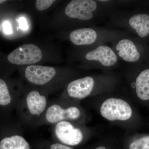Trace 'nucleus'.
Listing matches in <instances>:
<instances>
[{
	"label": "nucleus",
	"instance_id": "f8f14e48",
	"mask_svg": "<svg viewBox=\"0 0 149 149\" xmlns=\"http://www.w3.org/2000/svg\"><path fill=\"white\" fill-rule=\"evenodd\" d=\"M97 37V32L90 28H81L71 32L70 39L76 45H87L93 44Z\"/></svg>",
	"mask_w": 149,
	"mask_h": 149
},
{
	"label": "nucleus",
	"instance_id": "aec40b11",
	"mask_svg": "<svg viewBox=\"0 0 149 149\" xmlns=\"http://www.w3.org/2000/svg\"><path fill=\"white\" fill-rule=\"evenodd\" d=\"M95 149H106V148H104V147L101 146L98 147V148H97Z\"/></svg>",
	"mask_w": 149,
	"mask_h": 149
},
{
	"label": "nucleus",
	"instance_id": "412c9836",
	"mask_svg": "<svg viewBox=\"0 0 149 149\" xmlns=\"http://www.w3.org/2000/svg\"><path fill=\"white\" fill-rule=\"evenodd\" d=\"M5 1H5V0H1V1H0V3H2L4 2Z\"/></svg>",
	"mask_w": 149,
	"mask_h": 149
},
{
	"label": "nucleus",
	"instance_id": "6ab92c4d",
	"mask_svg": "<svg viewBox=\"0 0 149 149\" xmlns=\"http://www.w3.org/2000/svg\"><path fill=\"white\" fill-rule=\"evenodd\" d=\"M3 27L5 33L6 34H11L12 33V29L10 24L8 22H5L3 24Z\"/></svg>",
	"mask_w": 149,
	"mask_h": 149
},
{
	"label": "nucleus",
	"instance_id": "4be33fe9",
	"mask_svg": "<svg viewBox=\"0 0 149 149\" xmlns=\"http://www.w3.org/2000/svg\"><path fill=\"white\" fill-rule=\"evenodd\" d=\"M100 1L106 2V1Z\"/></svg>",
	"mask_w": 149,
	"mask_h": 149
},
{
	"label": "nucleus",
	"instance_id": "2eb2a0df",
	"mask_svg": "<svg viewBox=\"0 0 149 149\" xmlns=\"http://www.w3.org/2000/svg\"><path fill=\"white\" fill-rule=\"evenodd\" d=\"M39 145L41 149H74L72 147L57 142L52 143L49 141H42Z\"/></svg>",
	"mask_w": 149,
	"mask_h": 149
},
{
	"label": "nucleus",
	"instance_id": "f3484780",
	"mask_svg": "<svg viewBox=\"0 0 149 149\" xmlns=\"http://www.w3.org/2000/svg\"><path fill=\"white\" fill-rule=\"evenodd\" d=\"M54 2V0H37L35 6L38 10L43 11L49 8Z\"/></svg>",
	"mask_w": 149,
	"mask_h": 149
},
{
	"label": "nucleus",
	"instance_id": "4468645a",
	"mask_svg": "<svg viewBox=\"0 0 149 149\" xmlns=\"http://www.w3.org/2000/svg\"><path fill=\"white\" fill-rule=\"evenodd\" d=\"M136 94L144 101L149 100V68L143 70L136 79Z\"/></svg>",
	"mask_w": 149,
	"mask_h": 149
},
{
	"label": "nucleus",
	"instance_id": "20e7f679",
	"mask_svg": "<svg viewBox=\"0 0 149 149\" xmlns=\"http://www.w3.org/2000/svg\"><path fill=\"white\" fill-rule=\"evenodd\" d=\"M100 113L103 117L110 121L126 120L132 116V110L127 102L120 99L110 98L102 104Z\"/></svg>",
	"mask_w": 149,
	"mask_h": 149
},
{
	"label": "nucleus",
	"instance_id": "a211bd4d",
	"mask_svg": "<svg viewBox=\"0 0 149 149\" xmlns=\"http://www.w3.org/2000/svg\"><path fill=\"white\" fill-rule=\"evenodd\" d=\"M19 28L22 30H26L28 29V26L27 25V20L24 17H20L18 20Z\"/></svg>",
	"mask_w": 149,
	"mask_h": 149
},
{
	"label": "nucleus",
	"instance_id": "9b49d317",
	"mask_svg": "<svg viewBox=\"0 0 149 149\" xmlns=\"http://www.w3.org/2000/svg\"><path fill=\"white\" fill-rule=\"evenodd\" d=\"M118 55L124 61L136 62L140 59V54L135 44L129 39L120 40L116 46Z\"/></svg>",
	"mask_w": 149,
	"mask_h": 149
},
{
	"label": "nucleus",
	"instance_id": "1a4fd4ad",
	"mask_svg": "<svg viewBox=\"0 0 149 149\" xmlns=\"http://www.w3.org/2000/svg\"><path fill=\"white\" fill-rule=\"evenodd\" d=\"M56 72L52 67L32 65L25 70L24 76L27 81L40 86L47 85L55 77Z\"/></svg>",
	"mask_w": 149,
	"mask_h": 149
},
{
	"label": "nucleus",
	"instance_id": "dca6fc26",
	"mask_svg": "<svg viewBox=\"0 0 149 149\" xmlns=\"http://www.w3.org/2000/svg\"><path fill=\"white\" fill-rule=\"evenodd\" d=\"M129 149H149V136H144L131 143Z\"/></svg>",
	"mask_w": 149,
	"mask_h": 149
},
{
	"label": "nucleus",
	"instance_id": "423d86ee",
	"mask_svg": "<svg viewBox=\"0 0 149 149\" xmlns=\"http://www.w3.org/2000/svg\"><path fill=\"white\" fill-rule=\"evenodd\" d=\"M42 51L33 44H26L17 48L9 54L8 60L13 64L22 65L34 64L41 60Z\"/></svg>",
	"mask_w": 149,
	"mask_h": 149
},
{
	"label": "nucleus",
	"instance_id": "39448f33",
	"mask_svg": "<svg viewBox=\"0 0 149 149\" xmlns=\"http://www.w3.org/2000/svg\"><path fill=\"white\" fill-rule=\"evenodd\" d=\"M18 126H2L0 149H30V145Z\"/></svg>",
	"mask_w": 149,
	"mask_h": 149
},
{
	"label": "nucleus",
	"instance_id": "9d476101",
	"mask_svg": "<svg viewBox=\"0 0 149 149\" xmlns=\"http://www.w3.org/2000/svg\"><path fill=\"white\" fill-rule=\"evenodd\" d=\"M85 58L88 61H99L105 67L114 65L117 61V56L111 48L108 46H99L86 54Z\"/></svg>",
	"mask_w": 149,
	"mask_h": 149
},
{
	"label": "nucleus",
	"instance_id": "ddd939ff",
	"mask_svg": "<svg viewBox=\"0 0 149 149\" xmlns=\"http://www.w3.org/2000/svg\"><path fill=\"white\" fill-rule=\"evenodd\" d=\"M129 24L141 38H146L149 36V15L146 14L135 15L129 19Z\"/></svg>",
	"mask_w": 149,
	"mask_h": 149
},
{
	"label": "nucleus",
	"instance_id": "0eeeda50",
	"mask_svg": "<svg viewBox=\"0 0 149 149\" xmlns=\"http://www.w3.org/2000/svg\"><path fill=\"white\" fill-rule=\"evenodd\" d=\"M95 85L93 77L87 76L73 80L68 83L66 88V95L61 98L70 101L71 99L80 100L91 95Z\"/></svg>",
	"mask_w": 149,
	"mask_h": 149
},
{
	"label": "nucleus",
	"instance_id": "f257e3e1",
	"mask_svg": "<svg viewBox=\"0 0 149 149\" xmlns=\"http://www.w3.org/2000/svg\"><path fill=\"white\" fill-rule=\"evenodd\" d=\"M47 95L34 90L22 96L15 108L22 124L32 128L43 125L49 102Z\"/></svg>",
	"mask_w": 149,
	"mask_h": 149
},
{
	"label": "nucleus",
	"instance_id": "6e6552de",
	"mask_svg": "<svg viewBox=\"0 0 149 149\" xmlns=\"http://www.w3.org/2000/svg\"><path fill=\"white\" fill-rule=\"evenodd\" d=\"M97 7V3L93 0H73L67 6L65 12L70 18L89 20L93 18Z\"/></svg>",
	"mask_w": 149,
	"mask_h": 149
},
{
	"label": "nucleus",
	"instance_id": "f03ea898",
	"mask_svg": "<svg viewBox=\"0 0 149 149\" xmlns=\"http://www.w3.org/2000/svg\"><path fill=\"white\" fill-rule=\"evenodd\" d=\"M82 112L72 104V101L62 98L49 101L43 120V125H54L63 121L79 120Z\"/></svg>",
	"mask_w": 149,
	"mask_h": 149
},
{
	"label": "nucleus",
	"instance_id": "7ed1b4c3",
	"mask_svg": "<svg viewBox=\"0 0 149 149\" xmlns=\"http://www.w3.org/2000/svg\"><path fill=\"white\" fill-rule=\"evenodd\" d=\"M52 134L56 142L69 146L78 145L84 139L83 131L72 121H63L53 125Z\"/></svg>",
	"mask_w": 149,
	"mask_h": 149
}]
</instances>
